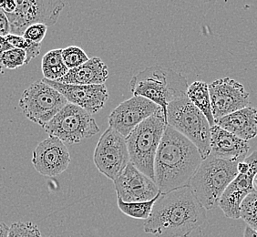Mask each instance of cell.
I'll return each mask as SVG.
<instances>
[{
  "label": "cell",
  "instance_id": "cell-22",
  "mask_svg": "<svg viewBox=\"0 0 257 237\" xmlns=\"http://www.w3.org/2000/svg\"><path fill=\"white\" fill-rule=\"evenodd\" d=\"M161 194H159L158 196H156L151 201L137 203H125L121 199L117 197L118 207L122 213L126 214L128 217L140 220H147L152 213L154 203H156Z\"/></svg>",
  "mask_w": 257,
  "mask_h": 237
},
{
  "label": "cell",
  "instance_id": "cell-10",
  "mask_svg": "<svg viewBox=\"0 0 257 237\" xmlns=\"http://www.w3.org/2000/svg\"><path fill=\"white\" fill-rule=\"evenodd\" d=\"M93 161L99 172L114 182L131 162L126 138L109 127L99 138Z\"/></svg>",
  "mask_w": 257,
  "mask_h": 237
},
{
  "label": "cell",
  "instance_id": "cell-23",
  "mask_svg": "<svg viewBox=\"0 0 257 237\" xmlns=\"http://www.w3.org/2000/svg\"><path fill=\"white\" fill-rule=\"evenodd\" d=\"M241 218L247 226L257 231V190L250 193L241 205Z\"/></svg>",
  "mask_w": 257,
  "mask_h": 237
},
{
  "label": "cell",
  "instance_id": "cell-16",
  "mask_svg": "<svg viewBox=\"0 0 257 237\" xmlns=\"http://www.w3.org/2000/svg\"><path fill=\"white\" fill-rule=\"evenodd\" d=\"M45 83L58 90L69 103L74 104L89 114L98 112L109 99V91L105 85H71L42 79Z\"/></svg>",
  "mask_w": 257,
  "mask_h": 237
},
{
  "label": "cell",
  "instance_id": "cell-18",
  "mask_svg": "<svg viewBox=\"0 0 257 237\" xmlns=\"http://www.w3.org/2000/svg\"><path fill=\"white\" fill-rule=\"evenodd\" d=\"M215 125L248 142L257 136V109L246 107L240 109L218 118Z\"/></svg>",
  "mask_w": 257,
  "mask_h": 237
},
{
  "label": "cell",
  "instance_id": "cell-33",
  "mask_svg": "<svg viewBox=\"0 0 257 237\" xmlns=\"http://www.w3.org/2000/svg\"><path fill=\"white\" fill-rule=\"evenodd\" d=\"M10 227L5 222H0V237H9Z\"/></svg>",
  "mask_w": 257,
  "mask_h": 237
},
{
  "label": "cell",
  "instance_id": "cell-1",
  "mask_svg": "<svg viewBox=\"0 0 257 237\" xmlns=\"http://www.w3.org/2000/svg\"><path fill=\"white\" fill-rule=\"evenodd\" d=\"M206 221V210L189 186L162 193L144 231L155 237H188Z\"/></svg>",
  "mask_w": 257,
  "mask_h": 237
},
{
  "label": "cell",
  "instance_id": "cell-2",
  "mask_svg": "<svg viewBox=\"0 0 257 237\" xmlns=\"http://www.w3.org/2000/svg\"><path fill=\"white\" fill-rule=\"evenodd\" d=\"M203 160L197 147L166 126L154 160V178L161 193L189 186Z\"/></svg>",
  "mask_w": 257,
  "mask_h": 237
},
{
  "label": "cell",
  "instance_id": "cell-15",
  "mask_svg": "<svg viewBox=\"0 0 257 237\" xmlns=\"http://www.w3.org/2000/svg\"><path fill=\"white\" fill-rule=\"evenodd\" d=\"M70 153L67 146L60 139L50 136L38 144L32 154V164L40 174L55 177L69 167Z\"/></svg>",
  "mask_w": 257,
  "mask_h": 237
},
{
  "label": "cell",
  "instance_id": "cell-25",
  "mask_svg": "<svg viewBox=\"0 0 257 237\" xmlns=\"http://www.w3.org/2000/svg\"><path fill=\"white\" fill-rule=\"evenodd\" d=\"M26 61L27 54L25 50L12 49L0 55V64L6 69H18L26 65Z\"/></svg>",
  "mask_w": 257,
  "mask_h": 237
},
{
  "label": "cell",
  "instance_id": "cell-26",
  "mask_svg": "<svg viewBox=\"0 0 257 237\" xmlns=\"http://www.w3.org/2000/svg\"><path fill=\"white\" fill-rule=\"evenodd\" d=\"M9 237H42V234L33 222H17L10 225Z\"/></svg>",
  "mask_w": 257,
  "mask_h": 237
},
{
  "label": "cell",
  "instance_id": "cell-20",
  "mask_svg": "<svg viewBox=\"0 0 257 237\" xmlns=\"http://www.w3.org/2000/svg\"><path fill=\"white\" fill-rule=\"evenodd\" d=\"M187 98L206 117L211 127L215 125L212 111L211 99L209 93V86L203 80H196L189 86Z\"/></svg>",
  "mask_w": 257,
  "mask_h": 237
},
{
  "label": "cell",
  "instance_id": "cell-3",
  "mask_svg": "<svg viewBox=\"0 0 257 237\" xmlns=\"http://www.w3.org/2000/svg\"><path fill=\"white\" fill-rule=\"evenodd\" d=\"M188 88V81L183 75L163 66L148 67L134 75L130 81L134 96L153 101L165 114L169 104L187 97Z\"/></svg>",
  "mask_w": 257,
  "mask_h": 237
},
{
  "label": "cell",
  "instance_id": "cell-19",
  "mask_svg": "<svg viewBox=\"0 0 257 237\" xmlns=\"http://www.w3.org/2000/svg\"><path fill=\"white\" fill-rule=\"evenodd\" d=\"M108 79L107 65L98 57H94L78 68L69 69L68 73L57 82L71 85H102Z\"/></svg>",
  "mask_w": 257,
  "mask_h": 237
},
{
  "label": "cell",
  "instance_id": "cell-21",
  "mask_svg": "<svg viewBox=\"0 0 257 237\" xmlns=\"http://www.w3.org/2000/svg\"><path fill=\"white\" fill-rule=\"evenodd\" d=\"M44 79L57 81L68 73L69 69L65 65L62 58V49L49 51L43 56L41 62Z\"/></svg>",
  "mask_w": 257,
  "mask_h": 237
},
{
  "label": "cell",
  "instance_id": "cell-35",
  "mask_svg": "<svg viewBox=\"0 0 257 237\" xmlns=\"http://www.w3.org/2000/svg\"><path fill=\"white\" fill-rule=\"evenodd\" d=\"M3 67H2V65L0 64V74H2L3 73Z\"/></svg>",
  "mask_w": 257,
  "mask_h": 237
},
{
  "label": "cell",
  "instance_id": "cell-12",
  "mask_svg": "<svg viewBox=\"0 0 257 237\" xmlns=\"http://www.w3.org/2000/svg\"><path fill=\"white\" fill-rule=\"evenodd\" d=\"M245 161L249 164V170L246 173H238L218 202V206L224 215L233 220L241 218V205L243 200L255 190L253 183L257 174V151L247 156Z\"/></svg>",
  "mask_w": 257,
  "mask_h": 237
},
{
  "label": "cell",
  "instance_id": "cell-9",
  "mask_svg": "<svg viewBox=\"0 0 257 237\" xmlns=\"http://www.w3.org/2000/svg\"><path fill=\"white\" fill-rule=\"evenodd\" d=\"M65 5L60 0H16L15 11L6 14L10 21V34L23 36L26 30L34 24L54 25Z\"/></svg>",
  "mask_w": 257,
  "mask_h": 237
},
{
  "label": "cell",
  "instance_id": "cell-8",
  "mask_svg": "<svg viewBox=\"0 0 257 237\" xmlns=\"http://www.w3.org/2000/svg\"><path fill=\"white\" fill-rule=\"evenodd\" d=\"M68 103L58 90L41 79L24 90L19 106L26 118L44 128Z\"/></svg>",
  "mask_w": 257,
  "mask_h": 237
},
{
  "label": "cell",
  "instance_id": "cell-31",
  "mask_svg": "<svg viewBox=\"0 0 257 237\" xmlns=\"http://www.w3.org/2000/svg\"><path fill=\"white\" fill-rule=\"evenodd\" d=\"M1 10L5 12L6 14H10L13 13L16 10L15 0H10V1H4V4L2 6Z\"/></svg>",
  "mask_w": 257,
  "mask_h": 237
},
{
  "label": "cell",
  "instance_id": "cell-4",
  "mask_svg": "<svg viewBox=\"0 0 257 237\" xmlns=\"http://www.w3.org/2000/svg\"><path fill=\"white\" fill-rule=\"evenodd\" d=\"M237 165L235 162L211 155L202 162L191 179L189 187L206 211L218 206L223 192L237 176Z\"/></svg>",
  "mask_w": 257,
  "mask_h": 237
},
{
  "label": "cell",
  "instance_id": "cell-17",
  "mask_svg": "<svg viewBox=\"0 0 257 237\" xmlns=\"http://www.w3.org/2000/svg\"><path fill=\"white\" fill-rule=\"evenodd\" d=\"M249 150L250 145L246 141L238 138L217 125L211 127V156L240 163L247 157Z\"/></svg>",
  "mask_w": 257,
  "mask_h": 237
},
{
  "label": "cell",
  "instance_id": "cell-28",
  "mask_svg": "<svg viewBox=\"0 0 257 237\" xmlns=\"http://www.w3.org/2000/svg\"><path fill=\"white\" fill-rule=\"evenodd\" d=\"M6 39L14 49H19V50H28L33 43L32 41L24 39L23 36H18V35L9 34L6 36Z\"/></svg>",
  "mask_w": 257,
  "mask_h": 237
},
{
  "label": "cell",
  "instance_id": "cell-27",
  "mask_svg": "<svg viewBox=\"0 0 257 237\" xmlns=\"http://www.w3.org/2000/svg\"><path fill=\"white\" fill-rule=\"evenodd\" d=\"M47 31L48 27L44 24H34L26 30L23 34V38L34 43L41 44L42 40H44L45 36L47 34Z\"/></svg>",
  "mask_w": 257,
  "mask_h": 237
},
{
  "label": "cell",
  "instance_id": "cell-7",
  "mask_svg": "<svg viewBox=\"0 0 257 237\" xmlns=\"http://www.w3.org/2000/svg\"><path fill=\"white\" fill-rule=\"evenodd\" d=\"M43 129L51 137L70 144H78L99 133L92 115L71 103L67 104Z\"/></svg>",
  "mask_w": 257,
  "mask_h": 237
},
{
  "label": "cell",
  "instance_id": "cell-6",
  "mask_svg": "<svg viewBox=\"0 0 257 237\" xmlns=\"http://www.w3.org/2000/svg\"><path fill=\"white\" fill-rule=\"evenodd\" d=\"M167 125L197 147L203 160L211 153V126L203 112L187 97L174 100L167 107Z\"/></svg>",
  "mask_w": 257,
  "mask_h": 237
},
{
  "label": "cell",
  "instance_id": "cell-36",
  "mask_svg": "<svg viewBox=\"0 0 257 237\" xmlns=\"http://www.w3.org/2000/svg\"><path fill=\"white\" fill-rule=\"evenodd\" d=\"M254 183H255V184H256V186H257V178H256V179H254Z\"/></svg>",
  "mask_w": 257,
  "mask_h": 237
},
{
  "label": "cell",
  "instance_id": "cell-24",
  "mask_svg": "<svg viewBox=\"0 0 257 237\" xmlns=\"http://www.w3.org/2000/svg\"><path fill=\"white\" fill-rule=\"evenodd\" d=\"M62 58L64 63L69 69L78 68L84 64L89 58L84 50L77 46H70L62 50Z\"/></svg>",
  "mask_w": 257,
  "mask_h": 237
},
{
  "label": "cell",
  "instance_id": "cell-29",
  "mask_svg": "<svg viewBox=\"0 0 257 237\" xmlns=\"http://www.w3.org/2000/svg\"><path fill=\"white\" fill-rule=\"evenodd\" d=\"M10 34V21L5 12L0 9V37Z\"/></svg>",
  "mask_w": 257,
  "mask_h": 237
},
{
  "label": "cell",
  "instance_id": "cell-11",
  "mask_svg": "<svg viewBox=\"0 0 257 237\" xmlns=\"http://www.w3.org/2000/svg\"><path fill=\"white\" fill-rule=\"evenodd\" d=\"M208 86L214 121L249 107V93L235 79H215Z\"/></svg>",
  "mask_w": 257,
  "mask_h": 237
},
{
  "label": "cell",
  "instance_id": "cell-13",
  "mask_svg": "<svg viewBox=\"0 0 257 237\" xmlns=\"http://www.w3.org/2000/svg\"><path fill=\"white\" fill-rule=\"evenodd\" d=\"M160 109L158 105L141 96H134L119 104L109 114V127L128 137L134 129Z\"/></svg>",
  "mask_w": 257,
  "mask_h": 237
},
{
  "label": "cell",
  "instance_id": "cell-5",
  "mask_svg": "<svg viewBox=\"0 0 257 237\" xmlns=\"http://www.w3.org/2000/svg\"><path fill=\"white\" fill-rule=\"evenodd\" d=\"M166 126V114L160 108L126 137L131 163L154 183V160Z\"/></svg>",
  "mask_w": 257,
  "mask_h": 237
},
{
  "label": "cell",
  "instance_id": "cell-14",
  "mask_svg": "<svg viewBox=\"0 0 257 237\" xmlns=\"http://www.w3.org/2000/svg\"><path fill=\"white\" fill-rule=\"evenodd\" d=\"M113 183L117 197L125 203L147 202L161 194L157 184L131 162Z\"/></svg>",
  "mask_w": 257,
  "mask_h": 237
},
{
  "label": "cell",
  "instance_id": "cell-34",
  "mask_svg": "<svg viewBox=\"0 0 257 237\" xmlns=\"http://www.w3.org/2000/svg\"><path fill=\"white\" fill-rule=\"evenodd\" d=\"M243 237H257V231L249 226H246L243 232Z\"/></svg>",
  "mask_w": 257,
  "mask_h": 237
},
{
  "label": "cell",
  "instance_id": "cell-32",
  "mask_svg": "<svg viewBox=\"0 0 257 237\" xmlns=\"http://www.w3.org/2000/svg\"><path fill=\"white\" fill-rule=\"evenodd\" d=\"M14 49L11 45L8 42L6 37H0V55L3 54L6 51Z\"/></svg>",
  "mask_w": 257,
  "mask_h": 237
},
{
  "label": "cell",
  "instance_id": "cell-30",
  "mask_svg": "<svg viewBox=\"0 0 257 237\" xmlns=\"http://www.w3.org/2000/svg\"><path fill=\"white\" fill-rule=\"evenodd\" d=\"M41 50V44H38V43H32L30 48L28 50H26V54H27V61H26V65L29 64L31 59L37 58L40 53Z\"/></svg>",
  "mask_w": 257,
  "mask_h": 237
}]
</instances>
